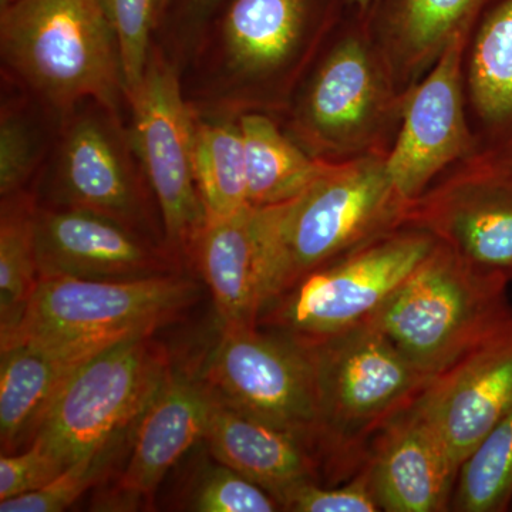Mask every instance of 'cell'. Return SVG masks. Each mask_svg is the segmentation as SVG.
I'll return each instance as SVG.
<instances>
[{
  "label": "cell",
  "instance_id": "6da1fadb",
  "mask_svg": "<svg viewBox=\"0 0 512 512\" xmlns=\"http://www.w3.org/2000/svg\"><path fill=\"white\" fill-rule=\"evenodd\" d=\"M409 204L386 158L366 157L333 163L298 197L258 208L261 315L303 276L403 228Z\"/></svg>",
  "mask_w": 512,
  "mask_h": 512
},
{
  "label": "cell",
  "instance_id": "7a4b0ae2",
  "mask_svg": "<svg viewBox=\"0 0 512 512\" xmlns=\"http://www.w3.org/2000/svg\"><path fill=\"white\" fill-rule=\"evenodd\" d=\"M407 94L397 83L376 16L349 9L293 94L285 131L328 163L386 158Z\"/></svg>",
  "mask_w": 512,
  "mask_h": 512
},
{
  "label": "cell",
  "instance_id": "3957f363",
  "mask_svg": "<svg viewBox=\"0 0 512 512\" xmlns=\"http://www.w3.org/2000/svg\"><path fill=\"white\" fill-rule=\"evenodd\" d=\"M302 342L311 349L318 377L320 461L335 480H345L363 466L380 430L410 409L434 376L373 322Z\"/></svg>",
  "mask_w": 512,
  "mask_h": 512
},
{
  "label": "cell",
  "instance_id": "277c9868",
  "mask_svg": "<svg viewBox=\"0 0 512 512\" xmlns=\"http://www.w3.org/2000/svg\"><path fill=\"white\" fill-rule=\"evenodd\" d=\"M10 69L57 109L84 99L116 110L126 93L119 40L100 0H15L0 16Z\"/></svg>",
  "mask_w": 512,
  "mask_h": 512
},
{
  "label": "cell",
  "instance_id": "5b68a950",
  "mask_svg": "<svg viewBox=\"0 0 512 512\" xmlns=\"http://www.w3.org/2000/svg\"><path fill=\"white\" fill-rule=\"evenodd\" d=\"M511 284L437 242L370 322L414 365L437 376L512 318Z\"/></svg>",
  "mask_w": 512,
  "mask_h": 512
},
{
  "label": "cell",
  "instance_id": "8992f818",
  "mask_svg": "<svg viewBox=\"0 0 512 512\" xmlns=\"http://www.w3.org/2000/svg\"><path fill=\"white\" fill-rule=\"evenodd\" d=\"M436 244L420 229H396L303 276L265 309L258 326L296 339L322 340L365 325Z\"/></svg>",
  "mask_w": 512,
  "mask_h": 512
},
{
  "label": "cell",
  "instance_id": "52a82bcc",
  "mask_svg": "<svg viewBox=\"0 0 512 512\" xmlns=\"http://www.w3.org/2000/svg\"><path fill=\"white\" fill-rule=\"evenodd\" d=\"M153 336L120 340L87 360L50 407L33 441L67 468L134 433L171 366Z\"/></svg>",
  "mask_w": 512,
  "mask_h": 512
},
{
  "label": "cell",
  "instance_id": "ba28073f",
  "mask_svg": "<svg viewBox=\"0 0 512 512\" xmlns=\"http://www.w3.org/2000/svg\"><path fill=\"white\" fill-rule=\"evenodd\" d=\"M348 10L349 0H232L225 66L254 111L288 110Z\"/></svg>",
  "mask_w": 512,
  "mask_h": 512
},
{
  "label": "cell",
  "instance_id": "9c48e42d",
  "mask_svg": "<svg viewBox=\"0 0 512 512\" xmlns=\"http://www.w3.org/2000/svg\"><path fill=\"white\" fill-rule=\"evenodd\" d=\"M198 296V286L177 274L131 281L40 276L20 322L0 336V348L151 335L190 308Z\"/></svg>",
  "mask_w": 512,
  "mask_h": 512
},
{
  "label": "cell",
  "instance_id": "30bf717a",
  "mask_svg": "<svg viewBox=\"0 0 512 512\" xmlns=\"http://www.w3.org/2000/svg\"><path fill=\"white\" fill-rule=\"evenodd\" d=\"M200 380L218 402L291 431L319 456L318 377L302 340L259 326H221Z\"/></svg>",
  "mask_w": 512,
  "mask_h": 512
},
{
  "label": "cell",
  "instance_id": "8fae6325",
  "mask_svg": "<svg viewBox=\"0 0 512 512\" xmlns=\"http://www.w3.org/2000/svg\"><path fill=\"white\" fill-rule=\"evenodd\" d=\"M133 144L151 185L168 248L190 252L205 222L194 175L195 123L173 64L151 49L140 84L130 94Z\"/></svg>",
  "mask_w": 512,
  "mask_h": 512
},
{
  "label": "cell",
  "instance_id": "7c38bea8",
  "mask_svg": "<svg viewBox=\"0 0 512 512\" xmlns=\"http://www.w3.org/2000/svg\"><path fill=\"white\" fill-rule=\"evenodd\" d=\"M471 29L453 37L429 72L414 84L386 170L404 200L412 202L448 168L474 153L463 84V57Z\"/></svg>",
  "mask_w": 512,
  "mask_h": 512
},
{
  "label": "cell",
  "instance_id": "4fadbf2b",
  "mask_svg": "<svg viewBox=\"0 0 512 512\" xmlns=\"http://www.w3.org/2000/svg\"><path fill=\"white\" fill-rule=\"evenodd\" d=\"M403 227L426 232L468 264L512 282V175L460 161L410 202Z\"/></svg>",
  "mask_w": 512,
  "mask_h": 512
},
{
  "label": "cell",
  "instance_id": "5bb4252c",
  "mask_svg": "<svg viewBox=\"0 0 512 512\" xmlns=\"http://www.w3.org/2000/svg\"><path fill=\"white\" fill-rule=\"evenodd\" d=\"M35 244L40 276L131 281L177 274L171 249L156 247L124 222L80 208H36Z\"/></svg>",
  "mask_w": 512,
  "mask_h": 512
},
{
  "label": "cell",
  "instance_id": "9a60e30c",
  "mask_svg": "<svg viewBox=\"0 0 512 512\" xmlns=\"http://www.w3.org/2000/svg\"><path fill=\"white\" fill-rule=\"evenodd\" d=\"M414 404L439 431L458 474L512 410V318L434 376Z\"/></svg>",
  "mask_w": 512,
  "mask_h": 512
},
{
  "label": "cell",
  "instance_id": "2e32d148",
  "mask_svg": "<svg viewBox=\"0 0 512 512\" xmlns=\"http://www.w3.org/2000/svg\"><path fill=\"white\" fill-rule=\"evenodd\" d=\"M468 121L474 138L467 163L512 174V0H487L463 57Z\"/></svg>",
  "mask_w": 512,
  "mask_h": 512
},
{
  "label": "cell",
  "instance_id": "e0dca14e",
  "mask_svg": "<svg viewBox=\"0 0 512 512\" xmlns=\"http://www.w3.org/2000/svg\"><path fill=\"white\" fill-rule=\"evenodd\" d=\"M363 464L380 511H450L457 470L416 404L380 430Z\"/></svg>",
  "mask_w": 512,
  "mask_h": 512
},
{
  "label": "cell",
  "instance_id": "ac0fdd59",
  "mask_svg": "<svg viewBox=\"0 0 512 512\" xmlns=\"http://www.w3.org/2000/svg\"><path fill=\"white\" fill-rule=\"evenodd\" d=\"M212 397L200 377L170 366L138 420L130 460L114 485L111 500L121 505L151 500L171 468L204 440Z\"/></svg>",
  "mask_w": 512,
  "mask_h": 512
},
{
  "label": "cell",
  "instance_id": "d6986e66",
  "mask_svg": "<svg viewBox=\"0 0 512 512\" xmlns=\"http://www.w3.org/2000/svg\"><path fill=\"white\" fill-rule=\"evenodd\" d=\"M120 340L25 342L0 349V441L3 454L35 440L40 424L74 373Z\"/></svg>",
  "mask_w": 512,
  "mask_h": 512
},
{
  "label": "cell",
  "instance_id": "ffe728a7",
  "mask_svg": "<svg viewBox=\"0 0 512 512\" xmlns=\"http://www.w3.org/2000/svg\"><path fill=\"white\" fill-rule=\"evenodd\" d=\"M57 192L63 207L97 212L136 227L140 188L109 120L84 116L74 121L60 150Z\"/></svg>",
  "mask_w": 512,
  "mask_h": 512
},
{
  "label": "cell",
  "instance_id": "44dd1931",
  "mask_svg": "<svg viewBox=\"0 0 512 512\" xmlns=\"http://www.w3.org/2000/svg\"><path fill=\"white\" fill-rule=\"evenodd\" d=\"M204 441L218 463L261 485L275 498L292 485L318 480L322 466L315 448L302 437L238 412L214 397Z\"/></svg>",
  "mask_w": 512,
  "mask_h": 512
},
{
  "label": "cell",
  "instance_id": "7402d4cb",
  "mask_svg": "<svg viewBox=\"0 0 512 512\" xmlns=\"http://www.w3.org/2000/svg\"><path fill=\"white\" fill-rule=\"evenodd\" d=\"M190 252L210 289L221 326H258V208L249 205L228 217L207 218Z\"/></svg>",
  "mask_w": 512,
  "mask_h": 512
},
{
  "label": "cell",
  "instance_id": "603a6c76",
  "mask_svg": "<svg viewBox=\"0 0 512 512\" xmlns=\"http://www.w3.org/2000/svg\"><path fill=\"white\" fill-rule=\"evenodd\" d=\"M487 0H390L377 16L397 83L404 92L437 62L453 37L473 28Z\"/></svg>",
  "mask_w": 512,
  "mask_h": 512
},
{
  "label": "cell",
  "instance_id": "cb8c5ba5",
  "mask_svg": "<svg viewBox=\"0 0 512 512\" xmlns=\"http://www.w3.org/2000/svg\"><path fill=\"white\" fill-rule=\"evenodd\" d=\"M238 120L244 140L251 207L291 201L308 190L333 164L303 150L269 114L248 111Z\"/></svg>",
  "mask_w": 512,
  "mask_h": 512
},
{
  "label": "cell",
  "instance_id": "d4e9b609",
  "mask_svg": "<svg viewBox=\"0 0 512 512\" xmlns=\"http://www.w3.org/2000/svg\"><path fill=\"white\" fill-rule=\"evenodd\" d=\"M194 175L207 218L228 217L249 207L247 164L239 120L197 123Z\"/></svg>",
  "mask_w": 512,
  "mask_h": 512
},
{
  "label": "cell",
  "instance_id": "484cf974",
  "mask_svg": "<svg viewBox=\"0 0 512 512\" xmlns=\"http://www.w3.org/2000/svg\"><path fill=\"white\" fill-rule=\"evenodd\" d=\"M36 207L22 192L2 200L0 220V336L15 328L39 282Z\"/></svg>",
  "mask_w": 512,
  "mask_h": 512
},
{
  "label": "cell",
  "instance_id": "4316f807",
  "mask_svg": "<svg viewBox=\"0 0 512 512\" xmlns=\"http://www.w3.org/2000/svg\"><path fill=\"white\" fill-rule=\"evenodd\" d=\"M512 510V410L488 431L458 470L450 511Z\"/></svg>",
  "mask_w": 512,
  "mask_h": 512
},
{
  "label": "cell",
  "instance_id": "83f0119b",
  "mask_svg": "<svg viewBox=\"0 0 512 512\" xmlns=\"http://www.w3.org/2000/svg\"><path fill=\"white\" fill-rule=\"evenodd\" d=\"M133 434L114 441L92 456L84 457L66 468L55 480L32 493L0 501L2 512H60L72 507L89 488L109 473L110 467L124 453Z\"/></svg>",
  "mask_w": 512,
  "mask_h": 512
},
{
  "label": "cell",
  "instance_id": "f1b7e54d",
  "mask_svg": "<svg viewBox=\"0 0 512 512\" xmlns=\"http://www.w3.org/2000/svg\"><path fill=\"white\" fill-rule=\"evenodd\" d=\"M188 505L198 512L282 511L281 504L264 487L221 463L202 471Z\"/></svg>",
  "mask_w": 512,
  "mask_h": 512
},
{
  "label": "cell",
  "instance_id": "f546056e",
  "mask_svg": "<svg viewBox=\"0 0 512 512\" xmlns=\"http://www.w3.org/2000/svg\"><path fill=\"white\" fill-rule=\"evenodd\" d=\"M119 40L126 94L140 84L150 56L151 30L157 23L154 0H100Z\"/></svg>",
  "mask_w": 512,
  "mask_h": 512
},
{
  "label": "cell",
  "instance_id": "4dcf8cb0",
  "mask_svg": "<svg viewBox=\"0 0 512 512\" xmlns=\"http://www.w3.org/2000/svg\"><path fill=\"white\" fill-rule=\"evenodd\" d=\"M282 511L293 512H376L380 511L365 464L345 484L328 487L318 480H306L278 495Z\"/></svg>",
  "mask_w": 512,
  "mask_h": 512
},
{
  "label": "cell",
  "instance_id": "1f68e13d",
  "mask_svg": "<svg viewBox=\"0 0 512 512\" xmlns=\"http://www.w3.org/2000/svg\"><path fill=\"white\" fill-rule=\"evenodd\" d=\"M36 140L29 124L18 114L3 113L0 123V195L22 192L36 165Z\"/></svg>",
  "mask_w": 512,
  "mask_h": 512
},
{
  "label": "cell",
  "instance_id": "d6a6232c",
  "mask_svg": "<svg viewBox=\"0 0 512 512\" xmlns=\"http://www.w3.org/2000/svg\"><path fill=\"white\" fill-rule=\"evenodd\" d=\"M66 467L33 441L18 453L0 457V501L32 493L62 474Z\"/></svg>",
  "mask_w": 512,
  "mask_h": 512
},
{
  "label": "cell",
  "instance_id": "836d02e7",
  "mask_svg": "<svg viewBox=\"0 0 512 512\" xmlns=\"http://www.w3.org/2000/svg\"><path fill=\"white\" fill-rule=\"evenodd\" d=\"M390 0H349V9L366 16H379Z\"/></svg>",
  "mask_w": 512,
  "mask_h": 512
},
{
  "label": "cell",
  "instance_id": "e575fe53",
  "mask_svg": "<svg viewBox=\"0 0 512 512\" xmlns=\"http://www.w3.org/2000/svg\"><path fill=\"white\" fill-rule=\"evenodd\" d=\"M221 0H192V5L198 10V12H204V10H210L214 8L217 3Z\"/></svg>",
  "mask_w": 512,
  "mask_h": 512
},
{
  "label": "cell",
  "instance_id": "d590c367",
  "mask_svg": "<svg viewBox=\"0 0 512 512\" xmlns=\"http://www.w3.org/2000/svg\"><path fill=\"white\" fill-rule=\"evenodd\" d=\"M170 0H154V6H156L157 20L163 15L165 8H167Z\"/></svg>",
  "mask_w": 512,
  "mask_h": 512
},
{
  "label": "cell",
  "instance_id": "8d00e7d4",
  "mask_svg": "<svg viewBox=\"0 0 512 512\" xmlns=\"http://www.w3.org/2000/svg\"><path fill=\"white\" fill-rule=\"evenodd\" d=\"M15 2V0H0V5H2V9L8 8L9 5H12V3Z\"/></svg>",
  "mask_w": 512,
  "mask_h": 512
},
{
  "label": "cell",
  "instance_id": "74e56055",
  "mask_svg": "<svg viewBox=\"0 0 512 512\" xmlns=\"http://www.w3.org/2000/svg\"><path fill=\"white\" fill-rule=\"evenodd\" d=\"M510 175H512V174H510Z\"/></svg>",
  "mask_w": 512,
  "mask_h": 512
}]
</instances>
